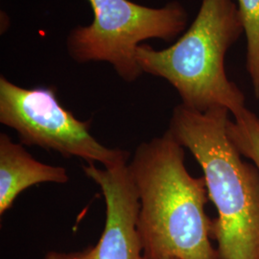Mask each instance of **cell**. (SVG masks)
<instances>
[{"instance_id": "cell-1", "label": "cell", "mask_w": 259, "mask_h": 259, "mask_svg": "<svg viewBox=\"0 0 259 259\" xmlns=\"http://www.w3.org/2000/svg\"><path fill=\"white\" fill-rule=\"evenodd\" d=\"M184 148L166 131L141 143L129 163L146 259H220L210 242L205 181L189 174Z\"/></svg>"}, {"instance_id": "cell-2", "label": "cell", "mask_w": 259, "mask_h": 259, "mask_svg": "<svg viewBox=\"0 0 259 259\" xmlns=\"http://www.w3.org/2000/svg\"><path fill=\"white\" fill-rule=\"evenodd\" d=\"M231 112L198 111L183 104L173 110L167 130L188 149L204 172L218 216L211 238L220 259H259V171L245 162L228 136Z\"/></svg>"}, {"instance_id": "cell-3", "label": "cell", "mask_w": 259, "mask_h": 259, "mask_svg": "<svg viewBox=\"0 0 259 259\" xmlns=\"http://www.w3.org/2000/svg\"><path fill=\"white\" fill-rule=\"evenodd\" d=\"M244 33L233 0H202L190 26L165 49L142 44L136 58L143 73L166 80L194 111L223 108L234 117L247 109L245 94L226 72L225 58Z\"/></svg>"}, {"instance_id": "cell-4", "label": "cell", "mask_w": 259, "mask_h": 259, "mask_svg": "<svg viewBox=\"0 0 259 259\" xmlns=\"http://www.w3.org/2000/svg\"><path fill=\"white\" fill-rule=\"evenodd\" d=\"M93 10L89 25L73 28L66 37L69 57L78 64L107 63L125 82L143 73L137 49L148 39L171 42L188 24V14L179 1L149 7L131 0H87Z\"/></svg>"}, {"instance_id": "cell-5", "label": "cell", "mask_w": 259, "mask_h": 259, "mask_svg": "<svg viewBox=\"0 0 259 259\" xmlns=\"http://www.w3.org/2000/svg\"><path fill=\"white\" fill-rule=\"evenodd\" d=\"M0 123L15 130L22 144L52 150L63 157L113 167L128 162V153L108 148L91 134L90 122L65 109L53 88L25 89L0 77Z\"/></svg>"}, {"instance_id": "cell-6", "label": "cell", "mask_w": 259, "mask_h": 259, "mask_svg": "<svg viewBox=\"0 0 259 259\" xmlns=\"http://www.w3.org/2000/svg\"><path fill=\"white\" fill-rule=\"evenodd\" d=\"M83 172L102 190L106 222L93 259H146L139 231V199L129 163L113 167L83 165Z\"/></svg>"}, {"instance_id": "cell-7", "label": "cell", "mask_w": 259, "mask_h": 259, "mask_svg": "<svg viewBox=\"0 0 259 259\" xmlns=\"http://www.w3.org/2000/svg\"><path fill=\"white\" fill-rule=\"evenodd\" d=\"M69 180L64 167L39 162L9 136L0 134V215L13 205L22 191L42 183L65 184Z\"/></svg>"}, {"instance_id": "cell-8", "label": "cell", "mask_w": 259, "mask_h": 259, "mask_svg": "<svg viewBox=\"0 0 259 259\" xmlns=\"http://www.w3.org/2000/svg\"><path fill=\"white\" fill-rule=\"evenodd\" d=\"M237 8L247 37L246 68L259 98V0H238Z\"/></svg>"}, {"instance_id": "cell-9", "label": "cell", "mask_w": 259, "mask_h": 259, "mask_svg": "<svg viewBox=\"0 0 259 259\" xmlns=\"http://www.w3.org/2000/svg\"><path fill=\"white\" fill-rule=\"evenodd\" d=\"M228 136L242 157L250 159L259 171V117L246 109L228 123Z\"/></svg>"}, {"instance_id": "cell-10", "label": "cell", "mask_w": 259, "mask_h": 259, "mask_svg": "<svg viewBox=\"0 0 259 259\" xmlns=\"http://www.w3.org/2000/svg\"><path fill=\"white\" fill-rule=\"evenodd\" d=\"M44 259H93L91 256V247L82 251L76 252H58L50 251L48 252Z\"/></svg>"}, {"instance_id": "cell-11", "label": "cell", "mask_w": 259, "mask_h": 259, "mask_svg": "<svg viewBox=\"0 0 259 259\" xmlns=\"http://www.w3.org/2000/svg\"><path fill=\"white\" fill-rule=\"evenodd\" d=\"M0 18H1V20H0L1 21L0 22V30L1 31L0 32H1V34H4L9 29L10 25H11V20H10L8 15L3 11H1Z\"/></svg>"}, {"instance_id": "cell-12", "label": "cell", "mask_w": 259, "mask_h": 259, "mask_svg": "<svg viewBox=\"0 0 259 259\" xmlns=\"http://www.w3.org/2000/svg\"><path fill=\"white\" fill-rule=\"evenodd\" d=\"M157 259H176V258H157Z\"/></svg>"}]
</instances>
